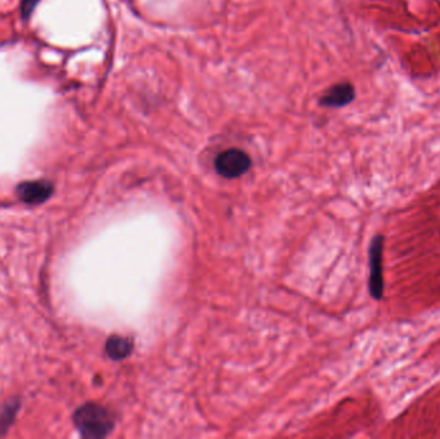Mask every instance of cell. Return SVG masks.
<instances>
[{"label": "cell", "mask_w": 440, "mask_h": 439, "mask_svg": "<svg viewBox=\"0 0 440 439\" xmlns=\"http://www.w3.org/2000/svg\"><path fill=\"white\" fill-rule=\"evenodd\" d=\"M40 0H24L21 4V16L24 20H27L33 15L36 6L39 4Z\"/></svg>", "instance_id": "7"}, {"label": "cell", "mask_w": 440, "mask_h": 439, "mask_svg": "<svg viewBox=\"0 0 440 439\" xmlns=\"http://www.w3.org/2000/svg\"><path fill=\"white\" fill-rule=\"evenodd\" d=\"M77 429L85 438H104L113 429V416L103 406L86 403L74 415Z\"/></svg>", "instance_id": "1"}, {"label": "cell", "mask_w": 440, "mask_h": 439, "mask_svg": "<svg viewBox=\"0 0 440 439\" xmlns=\"http://www.w3.org/2000/svg\"><path fill=\"white\" fill-rule=\"evenodd\" d=\"M384 237H373L370 246V293L375 299L380 300L384 295Z\"/></svg>", "instance_id": "2"}, {"label": "cell", "mask_w": 440, "mask_h": 439, "mask_svg": "<svg viewBox=\"0 0 440 439\" xmlns=\"http://www.w3.org/2000/svg\"><path fill=\"white\" fill-rule=\"evenodd\" d=\"M133 351V343L130 339L123 337H112L106 344V352L112 360H124Z\"/></svg>", "instance_id": "6"}, {"label": "cell", "mask_w": 440, "mask_h": 439, "mask_svg": "<svg viewBox=\"0 0 440 439\" xmlns=\"http://www.w3.org/2000/svg\"><path fill=\"white\" fill-rule=\"evenodd\" d=\"M250 167H251V160L249 155L237 148H230L220 153L215 160L217 171L221 177L228 178V179L241 177L250 169Z\"/></svg>", "instance_id": "3"}, {"label": "cell", "mask_w": 440, "mask_h": 439, "mask_svg": "<svg viewBox=\"0 0 440 439\" xmlns=\"http://www.w3.org/2000/svg\"><path fill=\"white\" fill-rule=\"evenodd\" d=\"M354 97V86L349 83H341L331 86L330 89L323 94L320 103L324 107H344L353 101Z\"/></svg>", "instance_id": "5"}, {"label": "cell", "mask_w": 440, "mask_h": 439, "mask_svg": "<svg viewBox=\"0 0 440 439\" xmlns=\"http://www.w3.org/2000/svg\"><path fill=\"white\" fill-rule=\"evenodd\" d=\"M53 186L48 180L24 182L17 187L18 197L27 203H44L51 197Z\"/></svg>", "instance_id": "4"}]
</instances>
